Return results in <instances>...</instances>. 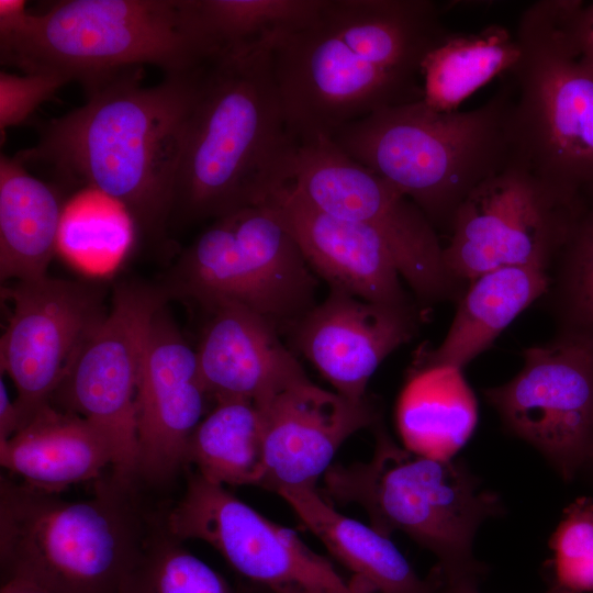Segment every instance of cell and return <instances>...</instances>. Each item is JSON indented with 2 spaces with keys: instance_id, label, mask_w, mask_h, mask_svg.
Here are the masks:
<instances>
[{
  "instance_id": "obj_35",
  "label": "cell",
  "mask_w": 593,
  "mask_h": 593,
  "mask_svg": "<svg viewBox=\"0 0 593 593\" xmlns=\"http://www.w3.org/2000/svg\"><path fill=\"white\" fill-rule=\"evenodd\" d=\"M20 428V417L15 401L10 398L1 374L0 378V443L8 440Z\"/></svg>"
},
{
  "instance_id": "obj_38",
  "label": "cell",
  "mask_w": 593,
  "mask_h": 593,
  "mask_svg": "<svg viewBox=\"0 0 593 593\" xmlns=\"http://www.w3.org/2000/svg\"><path fill=\"white\" fill-rule=\"evenodd\" d=\"M236 593H276V592L258 586V585L242 582L236 586Z\"/></svg>"
},
{
  "instance_id": "obj_33",
  "label": "cell",
  "mask_w": 593,
  "mask_h": 593,
  "mask_svg": "<svg viewBox=\"0 0 593 593\" xmlns=\"http://www.w3.org/2000/svg\"><path fill=\"white\" fill-rule=\"evenodd\" d=\"M66 77L52 72L22 76L0 72V130L23 124L40 104L49 100L66 83Z\"/></svg>"
},
{
  "instance_id": "obj_37",
  "label": "cell",
  "mask_w": 593,
  "mask_h": 593,
  "mask_svg": "<svg viewBox=\"0 0 593 593\" xmlns=\"http://www.w3.org/2000/svg\"><path fill=\"white\" fill-rule=\"evenodd\" d=\"M0 593H46L35 584L18 579L8 578L2 580Z\"/></svg>"
},
{
  "instance_id": "obj_18",
  "label": "cell",
  "mask_w": 593,
  "mask_h": 593,
  "mask_svg": "<svg viewBox=\"0 0 593 593\" xmlns=\"http://www.w3.org/2000/svg\"><path fill=\"white\" fill-rule=\"evenodd\" d=\"M260 413L266 472L260 486L316 488L342 444L373 426L379 416L368 400L354 402L311 380L255 404Z\"/></svg>"
},
{
  "instance_id": "obj_16",
  "label": "cell",
  "mask_w": 593,
  "mask_h": 593,
  "mask_svg": "<svg viewBox=\"0 0 593 593\" xmlns=\"http://www.w3.org/2000/svg\"><path fill=\"white\" fill-rule=\"evenodd\" d=\"M209 400L197 350L164 304L153 317L137 382V478L163 483L187 467L188 444Z\"/></svg>"
},
{
  "instance_id": "obj_40",
  "label": "cell",
  "mask_w": 593,
  "mask_h": 593,
  "mask_svg": "<svg viewBox=\"0 0 593 593\" xmlns=\"http://www.w3.org/2000/svg\"><path fill=\"white\" fill-rule=\"evenodd\" d=\"M586 198H593V186L591 187V189L589 190L588 194H586Z\"/></svg>"
},
{
  "instance_id": "obj_7",
  "label": "cell",
  "mask_w": 593,
  "mask_h": 593,
  "mask_svg": "<svg viewBox=\"0 0 593 593\" xmlns=\"http://www.w3.org/2000/svg\"><path fill=\"white\" fill-rule=\"evenodd\" d=\"M372 427V457L331 466L323 475L325 500L358 505L388 538L407 535L437 557L443 580L479 581L483 567L473 557V538L486 518L500 514V497L462 463L398 445L379 421Z\"/></svg>"
},
{
  "instance_id": "obj_2",
  "label": "cell",
  "mask_w": 593,
  "mask_h": 593,
  "mask_svg": "<svg viewBox=\"0 0 593 593\" xmlns=\"http://www.w3.org/2000/svg\"><path fill=\"white\" fill-rule=\"evenodd\" d=\"M206 66L165 75L154 86L142 85L141 67L126 69L87 93L82 107L41 125L35 146L15 157L102 193L143 237L160 238Z\"/></svg>"
},
{
  "instance_id": "obj_3",
  "label": "cell",
  "mask_w": 593,
  "mask_h": 593,
  "mask_svg": "<svg viewBox=\"0 0 593 593\" xmlns=\"http://www.w3.org/2000/svg\"><path fill=\"white\" fill-rule=\"evenodd\" d=\"M273 43L208 64L178 165L172 216L215 220L290 183L299 149L272 69Z\"/></svg>"
},
{
  "instance_id": "obj_9",
  "label": "cell",
  "mask_w": 593,
  "mask_h": 593,
  "mask_svg": "<svg viewBox=\"0 0 593 593\" xmlns=\"http://www.w3.org/2000/svg\"><path fill=\"white\" fill-rule=\"evenodd\" d=\"M317 287L296 239L262 202L213 220L180 254L165 291L204 310L237 303L287 331L317 304Z\"/></svg>"
},
{
  "instance_id": "obj_29",
  "label": "cell",
  "mask_w": 593,
  "mask_h": 593,
  "mask_svg": "<svg viewBox=\"0 0 593 593\" xmlns=\"http://www.w3.org/2000/svg\"><path fill=\"white\" fill-rule=\"evenodd\" d=\"M157 516L120 593H236V586L191 553Z\"/></svg>"
},
{
  "instance_id": "obj_5",
  "label": "cell",
  "mask_w": 593,
  "mask_h": 593,
  "mask_svg": "<svg viewBox=\"0 0 593 593\" xmlns=\"http://www.w3.org/2000/svg\"><path fill=\"white\" fill-rule=\"evenodd\" d=\"M512 103L506 80L468 111L438 112L421 100L376 111L329 138L412 200L437 232L450 233L470 193L511 164Z\"/></svg>"
},
{
  "instance_id": "obj_21",
  "label": "cell",
  "mask_w": 593,
  "mask_h": 593,
  "mask_svg": "<svg viewBox=\"0 0 593 593\" xmlns=\"http://www.w3.org/2000/svg\"><path fill=\"white\" fill-rule=\"evenodd\" d=\"M0 463L24 483L58 493L100 479L107 467L112 468L113 451L87 419L48 403L0 443Z\"/></svg>"
},
{
  "instance_id": "obj_11",
  "label": "cell",
  "mask_w": 593,
  "mask_h": 593,
  "mask_svg": "<svg viewBox=\"0 0 593 593\" xmlns=\"http://www.w3.org/2000/svg\"><path fill=\"white\" fill-rule=\"evenodd\" d=\"M585 202L510 164L474 189L458 209L443 249L445 266L462 284L504 267L549 268Z\"/></svg>"
},
{
  "instance_id": "obj_24",
  "label": "cell",
  "mask_w": 593,
  "mask_h": 593,
  "mask_svg": "<svg viewBox=\"0 0 593 593\" xmlns=\"http://www.w3.org/2000/svg\"><path fill=\"white\" fill-rule=\"evenodd\" d=\"M64 209L56 189L32 176L15 156L0 157V278L47 276L58 248Z\"/></svg>"
},
{
  "instance_id": "obj_22",
  "label": "cell",
  "mask_w": 593,
  "mask_h": 593,
  "mask_svg": "<svg viewBox=\"0 0 593 593\" xmlns=\"http://www.w3.org/2000/svg\"><path fill=\"white\" fill-rule=\"evenodd\" d=\"M277 494L350 571L356 593H437V571L429 579L418 577L390 538L338 513L316 488H286Z\"/></svg>"
},
{
  "instance_id": "obj_17",
  "label": "cell",
  "mask_w": 593,
  "mask_h": 593,
  "mask_svg": "<svg viewBox=\"0 0 593 593\" xmlns=\"http://www.w3.org/2000/svg\"><path fill=\"white\" fill-rule=\"evenodd\" d=\"M416 307L371 303L329 289L326 299L288 327L295 349L346 399H367L381 362L417 331Z\"/></svg>"
},
{
  "instance_id": "obj_4",
  "label": "cell",
  "mask_w": 593,
  "mask_h": 593,
  "mask_svg": "<svg viewBox=\"0 0 593 593\" xmlns=\"http://www.w3.org/2000/svg\"><path fill=\"white\" fill-rule=\"evenodd\" d=\"M134 482L111 473L92 496L67 501L1 475L2 580L46 593H120L157 517L141 510Z\"/></svg>"
},
{
  "instance_id": "obj_30",
  "label": "cell",
  "mask_w": 593,
  "mask_h": 593,
  "mask_svg": "<svg viewBox=\"0 0 593 593\" xmlns=\"http://www.w3.org/2000/svg\"><path fill=\"white\" fill-rule=\"evenodd\" d=\"M133 230L120 204L89 189L64 209L58 248L86 268H104L126 250Z\"/></svg>"
},
{
  "instance_id": "obj_27",
  "label": "cell",
  "mask_w": 593,
  "mask_h": 593,
  "mask_svg": "<svg viewBox=\"0 0 593 593\" xmlns=\"http://www.w3.org/2000/svg\"><path fill=\"white\" fill-rule=\"evenodd\" d=\"M186 22L208 61L273 43L311 19L322 0H182Z\"/></svg>"
},
{
  "instance_id": "obj_13",
  "label": "cell",
  "mask_w": 593,
  "mask_h": 593,
  "mask_svg": "<svg viewBox=\"0 0 593 593\" xmlns=\"http://www.w3.org/2000/svg\"><path fill=\"white\" fill-rule=\"evenodd\" d=\"M179 540L213 547L244 582L276 593H356L334 566L294 533L271 522L197 471L164 513Z\"/></svg>"
},
{
  "instance_id": "obj_23",
  "label": "cell",
  "mask_w": 593,
  "mask_h": 593,
  "mask_svg": "<svg viewBox=\"0 0 593 593\" xmlns=\"http://www.w3.org/2000/svg\"><path fill=\"white\" fill-rule=\"evenodd\" d=\"M549 287L548 268L538 265L504 267L477 277L459 298L444 340L437 347L421 349L412 370L462 369Z\"/></svg>"
},
{
  "instance_id": "obj_31",
  "label": "cell",
  "mask_w": 593,
  "mask_h": 593,
  "mask_svg": "<svg viewBox=\"0 0 593 593\" xmlns=\"http://www.w3.org/2000/svg\"><path fill=\"white\" fill-rule=\"evenodd\" d=\"M556 260L561 332L593 340V198H586Z\"/></svg>"
},
{
  "instance_id": "obj_19",
  "label": "cell",
  "mask_w": 593,
  "mask_h": 593,
  "mask_svg": "<svg viewBox=\"0 0 593 593\" xmlns=\"http://www.w3.org/2000/svg\"><path fill=\"white\" fill-rule=\"evenodd\" d=\"M296 239L313 272L329 289L395 307H415L394 255L373 228L317 211L287 183L265 201Z\"/></svg>"
},
{
  "instance_id": "obj_8",
  "label": "cell",
  "mask_w": 593,
  "mask_h": 593,
  "mask_svg": "<svg viewBox=\"0 0 593 593\" xmlns=\"http://www.w3.org/2000/svg\"><path fill=\"white\" fill-rule=\"evenodd\" d=\"M1 64L52 72L87 93L118 74L153 65L165 75L209 61L191 35L182 0H67L0 37Z\"/></svg>"
},
{
  "instance_id": "obj_14",
  "label": "cell",
  "mask_w": 593,
  "mask_h": 593,
  "mask_svg": "<svg viewBox=\"0 0 593 593\" xmlns=\"http://www.w3.org/2000/svg\"><path fill=\"white\" fill-rule=\"evenodd\" d=\"M508 382L484 391L504 425L571 479L593 456V340L561 332L523 353Z\"/></svg>"
},
{
  "instance_id": "obj_39",
  "label": "cell",
  "mask_w": 593,
  "mask_h": 593,
  "mask_svg": "<svg viewBox=\"0 0 593 593\" xmlns=\"http://www.w3.org/2000/svg\"><path fill=\"white\" fill-rule=\"evenodd\" d=\"M545 593H567V592H564V591L560 590L559 588L552 585V586H551L547 592H545Z\"/></svg>"
},
{
  "instance_id": "obj_25",
  "label": "cell",
  "mask_w": 593,
  "mask_h": 593,
  "mask_svg": "<svg viewBox=\"0 0 593 593\" xmlns=\"http://www.w3.org/2000/svg\"><path fill=\"white\" fill-rule=\"evenodd\" d=\"M396 421L409 450L435 459H454L478 422L477 399L462 369L412 370L399 399Z\"/></svg>"
},
{
  "instance_id": "obj_28",
  "label": "cell",
  "mask_w": 593,
  "mask_h": 593,
  "mask_svg": "<svg viewBox=\"0 0 593 593\" xmlns=\"http://www.w3.org/2000/svg\"><path fill=\"white\" fill-rule=\"evenodd\" d=\"M220 485H258L266 472L260 413L254 402H215L190 437L187 467Z\"/></svg>"
},
{
  "instance_id": "obj_36",
  "label": "cell",
  "mask_w": 593,
  "mask_h": 593,
  "mask_svg": "<svg viewBox=\"0 0 593 593\" xmlns=\"http://www.w3.org/2000/svg\"><path fill=\"white\" fill-rule=\"evenodd\" d=\"M23 0H0V37L10 35L22 27L29 12Z\"/></svg>"
},
{
  "instance_id": "obj_34",
  "label": "cell",
  "mask_w": 593,
  "mask_h": 593,
  "mask_svg": "<svg viewBox=\"0 0 593 593\" xmlns=\"http://www.w3.org/2000/svg\"><path fill=\"white\" fill-rule=\"evenodd\" d=\"M569 25L575 40L593 61V1L572 0Z\"/></svg>"
},
{
  "instance_id": "obj_20",
  "label": "cell",
  "mask_w": 593,
  "mask_h": 593,
  "mask_svg": "<svg viewBox=\"0 0 593 593\" xmlns=\"http://www.w3.org/2000/svg\"><path fill=\"white\" fill-rule=\"evenodd\" d=\"M208 320L197 350L203 383L215 402L260 403L310 380L279 338V329L258 313L233 302L205 310Z\"/></svg>"
},
{
  "instance_id": "obj_15",
  "label": "cell",
  "mask_w": 593,
  "mask_h": 593,
  "mask_svg": "<svg viewBox=\"0 0 593 593\" xmlns=\"http://www.w3.org/2000/svg\"><path fill=\"white\" fill-rule=\"evenodd\" d=\"M2 294L12 311L0 339V368L15 387L21 428L51 402L108 310L101 287L48 275L15 281Z\"/></svg>"
},
{
  "instance_id": "obj_1",
  "label": "cell",
  "mask_w": 593,
  "mask_h": 593,
  "mask_svg": "<svg viewBox=\"0 0 593 593\" xmlns=\"http://www.w3.org/2000/svg\"><path fill=\"white\" fill-rule=\"evenodd\" d=\"M430 0H322L273 42L272 69L300 144L376 111L423 100L421 67L450 32Z\"/></svg>"
},
{
  "instance_id": "obj_32",
  "label": "cell",
  "mask_w": 593,
  "mask_h": 593,
  "mask_svg": "<svg viewBox=\"0 0 593 593\" xmlns=\"http://www.w3.org/2000/svg\"><path fill=\"white\" fill-rule=\"evenodd\" d=\"M555 586L567 593L593 592V500L582 496L563 511L552 533Z\"/></svg>"
},
{
  "instance_id": "obj_12",
  "label": "cell",
  "mask_w": 593,
  "mask_h": 593,
  "mask_svg": "<svg viewBox=\"0 0 593 593\" xmlns=\"http://www.w3.org/2000/svg\"><path fill=\"white\" fill-rule=\"evenodd\" d=\"M167 299L163 288L116 286L110 309L51 399L102 433L113 451L112 473L124 480L137 478V382L153 317Z\"/></svg>"
},
{
  "instance_id": "obj_10",
  "label": "cell",
  "mask_w": 593,
  "mask_h": 593,
  "mask_svg": "<svg viewBox=\"0 0 593 593\" xmlns=\"http://www.w3.org/2000/svg\"><path fill=\"white\" fill-rule=\"evenodd\" d=\"M290 183L317 211L378 232L419 301L435 303L461 296L463 284L448 272L438 232L423 211L329 137L299 145Z\"/></svg>"
},
{
  "instance_id": "obj_6",
  "label": "cell",
  "mask_w": 593,
  "mask_h": 593,
  "mask_svg": "<svg viewBox=\"0 0 593 593\" xmlns=\"http://www.w3.org/2000/svg\"><path fill=\"white\" fill-rule=\"evenodd\" d=\"M572 0H540L521 15L512 88V159L574 199L593 186V61L569 25Z\"/></svg>"
},
{
  "instance_id": "obj_26",
  "label": "cell",
  "mask_w": 593,
  "mask_h": 593,
  "mask_svg": "<svg viewBox=\"0 0 593 593\" xmlns=\"http://www.w3.org/2000/svg\"><path fill=\"white\" fill-rule=\"evenodd\" d=\"M519 56L516 36L502 25L475 33L450 32L422 63V101L438 112L458 111L468 97L510 70Z\"/></svg>"
}]
</instances>
